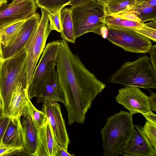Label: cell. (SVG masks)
Instances as JSON below:
<instances>
[{"label": "cell", "mask_w": 156, "mask_h": 156, "mask_svg": "<svg viewBox=\"0 0 156 156\" xmlns=\"http://www.w3.org/2000/svg\"><path fill=\"white\" fill-rule=\"evenodd\" d=\"M115 100L132 115L137 113L146 114L151 111L148 97L138 87L125 86L119 89Z\"/></svg>", "instance_id": "9c48e42d"}, {"label": "cell", "mask_w": 156, "mask_h": 156, "mask_svg": "<svg viewBox=\"0 0 156 156\" xmlns=\"http://www.w3.org/2000/svg\"><path fill=\"white\" fill-rule=\"evenodd\" d=\"M28 98L27 88L21 83H19L9 106L8 116L9 118H20L25 112Z\"/></svg>", "instance_id": "ac0fdd59"}, {"label": "cell", "mask_w": 156, "mask_h": 156, "mask_svg": "<svg viewBox=\"0 0 156 156\" xmlns=\"http://www.w3.org/2000/svg\"><path fill=\"white\" fill-rule=\"evenodd\" d=\"M69 9L76 39L85 34L93 32L105 23L106 13L103 2L87 0Z\"/></svg>", "instance_id": "5b68a950"}, {"label": "cell", "mask_w": 156, "mask_h": 156, "mask_svg": "<svg viewBox=\"0 0 156 156\" xmlns=\"http://www.w3.org/2000/svg\"><path fill=\"white\" fill-rule=\"evenodd\" d=\"M135 6L138 7L145 6H156V0H145L141 3Z\"/></svg>", "instance_id": "8d00e7d4"}, {"label": "cell", "mask_w": 156, "mask_h": 156, "mask_svg": "<svg viewBox=\"0 0 156 156\" xmlns=\"http://www.w3.org/2000/svg\"><path fill=\"white\" fill-rule=\"evenodd\" d=\"M58 144L47 119L45 124L38 129L35 156H56Z\"/></svg>", "instance_id": "9a60e30c"}, {"label": "cell", "mask_w": 156, "mask_h": 156, "mask_svg": "<svg viewBox=\"0 0 156 156\" xmlns=\"http://www.w3.org/2000/svg\"><path fill=\"white\" fill-rule=\"evenodd\" d=\"M26 56L23 47L11 56L0 60V115H8L9 106L19 83L27 88Z\"/></svg>", "instance_id": "7a4b0ae2"}, {"label": "cell", "mask_w": 156, "mask_h": 156, "mask_svg": "<svg viewBox=\"0 0 156 156\" xmlns=\"http://www.w3.org/2000/svg\"><path fill=\"white\" fill-rule=\"evenodd\" d=\"M145 118L146 121L156 125V115L151 111L147 113L142 114Z\"/></svg>", "instance_id": "e575fe53"}, {"label": "cell", "mask_w": 156, "mask_h": 156, "mask_svg": "<svg viewBox=\"0 0 156 156\" xmlns=\"http://www.w3.org/2000/svg\"><path fill=\"white\" fill-rule=\"evenodd\" d=\"M37 7L34 0L3 5L0 7V28L16 21L28 19L36 13Z\"/></svg>", "instance_id": "8fae6325"}, {"label": "cell", "mask_w": 156, "mask_h": 156, "mask_svg": "<svg viewBox=\"0 0 156 156\" xmlns=\"http://www.w3.org/2000/svg\"><path fill=\"white\" fill-rule=\"evenodd\" d=\"M21 122L23 129L24 148L29 155L35 156L37 143L38 128L33 122L26 108Z\"/></svg>", "instance_id": "e0dca14e"}, {"label": "cell", "mask_w": 156, "mask_h": 156, "mask_svg": "<svg viewBox=\"0 0 156 156\" xmlns=\"http://www.w3.org/2000/svg\"><path fill=\"white\" fill-rule=\"evenodd\" d=\"M62 7L58 10L51 11H48V19L50 21L49 27L51 30H55L60 33L62 27L60 20V14Z\"/></svg>", "instance_id": "4316f807"}, {"label": "cell", "mask_w": 156, "mask_h": 156, "mask_svg": "<svg viewBox=\"0 0 156 156\" xmlns=\"http://www.w3.org/2000/svg\"><path fill=\"white\" fill-rule=\"evenodd\" d=\"M25 0H14L10 3L11 4H14L20 2Z\"/></svg>", "instance_id": "ab89813d"}, {"label": "cell", "mask_w": 156, "mask_h": 156, "mask_svg": "<svg viewBox=\"0 0 156 156\" xmlns=\"http://www.w3.org/2000/svg\"><path fill=\"white\" fill-rule=\"evenodd\" d=\"M144 25L147 27L156 29V21H153L144 23Z\"/></svg>", "instance_id": "f35d334b"}, {"label": "cell", "mask_w": 156, "mask_h": 156, "mask_svg": "<svg viewBox=\"0 0 156 156\" xmlns=\"http://www.w3.org/2000/svg\"><path fill=\"white\" fill-rule=\"evenodd\" d=\"M74 154H71L67 151L58 144L57 146L56 156H73Z\"/></svg>", "instance_id": "d590c367"}, {"label": "cell", "mask_w": 156, "mask_h": 156, "mask_svg": "<svg viewBox=\"0 0 156 156\" xmlns=\"http://www.w3.org/2000/svg\"><path fill=\"white\" fill-rule=\"evenodd\" d=\"M150 54V58L153 68L156 73V45L152 46L149 52Z\"/></svg>", "instance_id": "d6a6232c"}, {"label": "cell", "mask_w": 156, "mask_h": 156, "mask_svg": "<svg viewBox=\"0 0 156 156\" xmlns=\"http://www.w3.org/2000/svg\"><path fill=\"white\" fill-rule=\"evenodd\" d=\"M22 154H27V152L24 149H20L12 147L4 144L0 142V156L9 155H23Z\"/></svg>", "instance_id": "83f0119b"}, {"label": "cell", "mask_w": 156, "mask_h": 156, "mask_svg": "<svg viewBox=\"0 0 156 156\" xmlns=\"http://www.w3.org/2000/svg\"><path fill=\"white\" fill-rule=\"evenodd\" d=\"M106 38L126 51L136 53L149 52L152 47L150 40L130 28H118L108 26Z\"/></svg>", "instance_id": "52a82bcc"}, {"label": "cell", "mask_w": 156, "mask_h": 156, "mask_svg": "<svg viewBox=\"0 0 156 156\" xmlns=\"http://www.w3.org/2000/svg\"><path fill=\"white\" fill-rule=\"evenodd\" d=\"M142 129L149 142L156 150V125L146 121Z\"/></svg>", "instance_id": "484cf974"}, {"label": "cell", "mask_w": 156, "mask_h": 156, "mask_svg": "<svg viewBox=\"0 0 156 156\" xmlns=\"http://www.w3.org/2000/svg\"><path fill=\"white\" fill-rule=\"evenodd\" d=\"M55 66L65 100L68 124H83L93 101L105 88V84L85 67L63 39L60 40Z\"/></svg>", "instance_id": "6da1fadb"}, {"label": "cell", "mask_w": 156, "mask_h": 156, "mask_svg": "<svg viewBox=\"0 0 156 156\" xmlns=\"http://www.w3.org/2000/svg\"><path fill=\"white\" fill-rule=\"evenodd\" d=\"M26 109L37 127L38 128L45 124L47 120L46 115L42 111L37 109L29 98L27 100Z\"/></svg>", "instance_id": "cb8c5ba5"}, {"label": "cell", "mask_w": 156, "mask_h": 156, "mask_svg": "<svg viewBox=\"0 0 156 156\" xmlns=\"http://www.w3.org/2000/svg\"><path fill=\"white\" fill-rule=\"evenodd\" d=\"M2 142L12 147L24 149V132L20 118H9Z\"/></svg>", "instance_id": "2e32d148"}, {"label": "cell", "mask_w": 156, "mask_h": 156, "mask_svg": "<svg viewBox=\"0 0 156 156\" xmlns=\"http://www.w3.org/2000/svg\"><path fill=\"white\" fill-rule=\"evenodd\" d=\"M60 40L48 43L43 51L28 85V97L31 100L39 86L56 66Z\"/></svg>", "instance_id": "ba28073f"}, {"label": "cell", "mask_w": 156, "mask_h": 156, "mask_svg": "<svg viewBox=\"0 0 156 156\" xmlns=\"http://www.w3.org/2000/svg\"><path fill=\"white\" fill-rule=\"evenodd\" d=\"M9 119V118L8 115H0V142L2 141Z\"/></svg>", "instance_id": "4dcf8cb0"}, {"label": "cell", "mask_w": 156, "mask_h": 156, "mask_svg": "<svg viewBox=\"0 0 156 156\" xmlns=\"http://www.w3.org/2000/svg\"><path fill=\"white\" fill-rule=\"evenodd\" d=\"M60 20L62 27L61 36L67 42L74 44L75 38L73 20L69 8H63L60 12Z\"/></svg>", "instance_id": "d6986e66"}, {"label": "cell", "mask_w": 156, "mask_h": 156, "mask_svg": "<svg viewBox=\"0 0 156 156\" xmlns=\"http://www.w3.org/2000/svg\"><path fill=\"white\" fill-rule=\"evenodd\" d=\"M2 54L1 52V46H0V60L2 59Z\"/></svg>", "instance_id": "7bdbcfd3"}, {"label": "cell", "mask_w": 156, "mask_h": 156, "mask_svg": "<svg viewBox=\"0 0 156 156\" xmlns=\"http://www.w3.org/2000/svg\"><path fill=\"white\" fill-rule=\"evenodd\" d=\"M106 14L114 15L131 9L135 0H110L104 2Z\"/></svg>", "instance_id": "44dd1931"}, {"label": "cell", "mask_w": 156, "mask_h": 156, "mask_svg": "<svg viewBox=\"0 0 156 156\" xmlns=\"http://www.w3.org/2000/svg\"><path fill=\"white\" fill-rule=\"evenodd\" d=\"M8 0H0V7L3 4H6Z\"/></svg>", "instance_id": "b9f144b4"}, {"label": "cell", "mask_w": 156, "mask_h": 156, "mask_svg": "<svg viewBox=\"0 0 156 156\" xmlns=\"http://www.w3.org/2000/svg\"><path fill=\"white\" fill-rule=\"evenodd\" d=\"M96 0V1H99V2H104V0Z\"/></svg>", "instance_id": "ee69618b"}, {"label": "cell", "mask_w": 156, "mask_h": 156, "mask_svg": "<svg viewBox=\"0 0 156 156\" xmlns=\"http://www.w3.org/2000/svg\"><path fill=\"white\" fill-rule=\"evenodd\" d=\"M134 30L146 37L152 41L156 42V29L145 26L143 24L141 27L132 29Z\"/></svg>", "instance_id": "f1b7e54d"}, {"label": "cell", "mask_w": 156, "mask_h": 156, "mask_svg": "<svg viewBox=\"0 0 156 156\" xmlns=\"http://www.w3.org/2000/svg\"><path fill=\"white\" fill-rule=\"evenodd\" d=\"M122 154L132 156H156V150L143 133L142 127L134 125L132 134L124 145Z\"/></svg>", "instance_id": "7c38bea8"}, {"label": "cell", "mask_w": 156, "mask_h": 156, "mask_svg": "<svg viewBox=\"0 0 156 156\" xmlns=\"http://www.w3.org/2000/svg\"><path fill=\"white\" fill-rule=\"evenodd\" d=\"M132 115L121 110L107 118L101 130L104 156H117L122 150L133 131Z\"/></svg>", "instance_id": "3957f363"}, {"label": "cell", "mask_w": 156, "mask_h": 156, "mask_svg": "<svg viewBox=\"0 0 156 156\" xmlns=\"http://www.w3.org/2000/svg\"><path fill=\"white\" fill-rule=\"evenodd\" d=\"M108 32V26L104 23L97 28L93 32L99 34L103 38H106Z\"/></svg>", "instance_id": "1f68e13d"}, {"label": "cell", "mask_w": 156, "mask_h": 156, "mask_svg": "<svg viewBox=\"0 0 156 156\" xmlns=\"http://www.w3.org/2000/svg\"><path fill=\"white\" fill-rule=\"evenodd\" d=\"M42 111L46 115L58 144L67 151L70 140L60 105L57 101L43 103Z\"/></svg>", "instance_id": "30bf717a"}, {"label": "cell", "mask_w": 156, "mask_h": 156, "mask_svg": "<svg viewBox=\"0 0 156 156\" xmlns=\"http://www.w3.org/2000/svg\"><path fill=\"white\" fill-rule=\"evenodd\" d=\"M35 2L37 7L51 11L68 5L70 0H35Z\"/></svg>", "instance_id": "d4e9b609"}, {"label": "cell", "mask_w": 156, "mask_h": 156, "mask_svg": "<svg viewBox=\"0 0 156 156\" xmlns=\"http://www.w3.org/2000/svg\"></svg>", "instance_id": "bcb514c9"}, {"label": "cell", "mask_w": 156, "mask_h": 156, "mask_svg": "<svg viewBox=\"0 0 156 156\" xmlns=\"http://www.w3.org/2000/svg\"><path fill=\"white\" fill-rule=\"evenodd\" d=\"M148 100L151 110L155 112H156V94L151 92Z\"/></svg>", "instance_id": "836d02e7"}, {"label": "cell", "mask_w": 156, "mask_h": 156, "mask_svg": "<svg viewBox=\"0 0 156 156\" xmlns=\"http://www.w3.org/2000/svg\"><path fill=\"white\" fill-rule=\"evenodd\" d=\"M113 15L123 19L140 23V20L131 9Z\"/></svg>", "instance_id": "f546056e"}, {"label": "cell", "mask_w": 156, "mask_h": 156, "mask_svg": "<svg viewBox=\"0 0 156 156\" xmlns=\"http://www.w3.org/2000/svg\"><path fill=\"white\" fill-rule=\"evenodd\" d=\"M41 9V19L25 44L27 56L26 71L28 85L34 71L46 46L51 31L49 27L48 12Z\"/></svg>", "instance_id": "8992f818"}, {"label": "cell", "mask_w": 156, "mask_h": 156, "mask_svg": "<svg viewBox=\"0 0 156 156\" xmlns=\"http://www.w3.org/2000/svg\"><path fill=\"white\" fill-rule=\"evenodd\" d=\"M109 0H104V2H105L107 1H108Z\"/></svg>", "instance_id": "f6af8a7d"}, {"label": "cell", "mask_w": 156, "mask_h": 156, "mask_svg": "<svg viewBox=\"0 0 156 156\" xmlns=\"http://www.w3.org/2000/svg\"><path fill=\"white\" fill-rule=\"evenodd\" d=\"M131 10L144 23L148 21H156V6H133Z\"/></svg>", "instance_id": "603a6c76"}, {"label": "cell", "mask_w": 156, "mask_h": 156, "mask_svg": "<svg viewBox=\"0 0 156 156\" xmlns=\"http://www.w3.org/2000/svg\"><path fill=\"white\" fill-rule=\"evenodd\" d=\"M145 0H135V4L134 6L141 3Z\"/></svg>", "instance_id": "60d3db41"}, {"label": "cell", "mask_w": 156, "mask_h": 156, "mask_svg": "<svg viewBox=\"0 0 156 156\" xmlns=\"http://www.w3.org/2000/svg\"><path fill=\"white\" fill-rule=\"evenodd\" d=\"M105 23L113 28L136 29L142 27L143 23L123 19L113 15L106 14Z\"/></svg>", "instance_id": "7402d4cb"}, {"label": "cell", "mask_w": 156, "mask_h": 156, "mask_svg": "<svg viewBox=\"0 0 156 156\" xmlns=\"http://www.w3.org/2000/svg\"><path fill=\"white\" fill-rule=\"evenodd\" d=\"M112 83L146 89L156 88V73L147 55L133 62H127L110 78Z\"/></svg>", "instance_id": "277c9868"}, {"label": "cell", "mask_w": 156, "mask_h": 156, "mask_svg": "<svg viewBox=\"0 0 156 156\" xmlns=\"http://www.w3.org/2000/svg\"><path fill=\"white\" fill-rule=\"evenodd\" d=\"M87 0H70V2L68 4L72 6H74L80 5Z\"/></svg>", "instance_id": "74e56055"}, {"label": "cell", "mask_w": 156, "mask_h": 156, "mask_svg": "<svg viewBox=\"0 0 156 156\" xmlns=\"http://www.w3.org/2000/svg\"><path fill=\"white\" fill-rule=\"evenodd\" d=\"M26 20H18L0 28L1 48L7 46L16 38Z\"/></svg>", "instance_id": "ffe728a7"}, {"label": "cell", "mask_w": 156, "mask_h": 156, "mask_svg": "<svg viewBox=\"0 0 156 156\" xmlns=\"http://www.w3.org/2000/svg\"><path fill=\"white\" fill-rule=\"evenodd\" d=\"M41 16L36 13L26 20L16 38L7 46L1 47L2 59L9 57L23 48L34 29L38 25Z\"/></svg>", "instance_id": "5bb4252c"}, {"label": "cell", "mask_w": 156, "mask_h": 156, "mask_svg": "<svg viewBox=\"0 0 156 156\" xmlns=\"http://www.w3.org/2000/svg\"><path fill=\"white\" fill-rule=\"evenodd\" d=\"M37 103H44L50 101L65 103L58 76L54 68L38 87L33 95Z\"/></svg>", "instance_id": "4fadbf2b"}]
</instances>
